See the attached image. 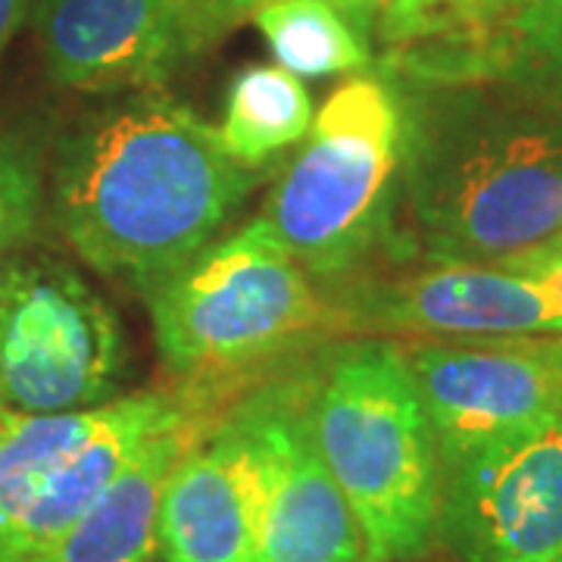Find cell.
<instances>
[{"mask_svg":"<svg viewBox=\"0 0 562 562\" xmlns=\"http://www.w3.org/2000/svg\"><path fill=\"white\" fill-rule=\"evenodd\" d=\"M250 184L216 125L166 94H140L72 138L60 225L91 269L147 294L210 247Z\"/></svg>","mask_w":562,"mask_h":562,"instance_id":"1","label":"cell"},{"mask_svg":"<svg viewBox=\"0 0 562 562\" xmlns=\"http://www.w3.org/2000/svg\"><path fill=\"white\" fill-rule=\"evenodd\" d=\"M525 98L460 106L409 138L403 184L431 260L525 272L562 250V103Z\"/></svg>","mask_w":562,"mask_h":562,"instance_id":"2","label":"cell"},{"mask_svg":"<svg viewBox=\"0 0 562 562\" xmlns=\"http://www.w3.org/2000/svg\"><path fill=\"white\" fill-rule=\"evenodd\" d=\"M322 462L360 522L366 557L403 562L435 538L441 460L397 341L338 350L310 397Z\"/></svg>","mask_w":562,"mask_h":562,"instance_id":"3","label":"cell"},{"mask_svg":"<svg viewBox=\"0 0 562 562\" xmlns=\"http://www.w3.org/2000/svg\"><path fill=\"white\" fill-rule=\"evenodd\" d=\"M413 120L379 76L328 94L260 222L313 276H338L379 241L394 213Z\"/></svg>","mask_w":562,"mask_h":562,"instance_id":"4","label":"cell"},{"mask_svg":"<svg viewBox=\"0 0 562 562\" xmlns=\"http://www.w3.org/2000/svg\"><path fill=\"white\" fill-rule=\"evenodd\" d=\"M154 338L181 375L279 357L328 316L301 262L260 220L147 291Z\"/></svg>","mask_w":562,"mask_h":562,"instance_id":"5","label":"cell"},{"mask_svg":"<svg viewBox=\"0 0 562 562\" xmlns=\"http://www.w3.org/2000/svg\"><path fill=\"white\" fill-rule=\"evenodd\" d=\"M125 372L116 313L54 260L0 262V406L81 413L113 401Z\"/></svg>","mask_w":562,"mask_h":562,"instance_id":"6","label":"cell"},{"mask_svg":"<svg viewBox=\"0 0 562 562\" xmlns=\"http://www.w3.org/2000/svg\"><path fill=\"white\" fill-rule=\"evenodd\" d=\"M435 535L462 562H560L562 416L528 422L441 465Z\"/></svg>","mask_w":562,"mask_h":562,"instance_id":"7","label":"cell"},{"mask_svg":"<svg viewBox=\"0 0 562 562\" xmlns=\"http://www.w3.org/2000/svg\"><path fill=\"white\" fill-rule=\"evenodd\" d=\"M441 465L479 443L562 416L557 335L403 344Z\"/></svg>","mask_w":562,"mask_h":562,"instance_id":"8","label":"cell"},{"mask_svg":"<svg viewBox=\"0 0 562 562\" xmlns=\"http://www.w3.org/2000/svg\"><path fill=\"white\" fill-rule=\"evenodd\" d=\"M260 462V562H362L366 543L350 503L322 462L310 401L269 394L235 416Z\"/></svg>","mask_w":562,"mask_h":562,"instance_id":"9","label":"cell"},{"mask_svg":"<svg viewBox=\"0 0 562 562\" xmlns=\"http://www.w3.org/2000/svg\"><path fill=\"white\" fill-rule=\"evenodd\" d=\"M50 79L76 91L147 88L203 47L188 0H41Z\"/></svg>","mask_w":562,"mask_h":562,"instance_id":"10","label":"cell"},{"mask_svg":"<svg viewBox=\"0 0 562 562\" xmlns=\"http://www.w3.org/2000/svg\"><path fill=\"white\" fill-rule=\"evenodd\" d=\"M366 319L419 338L562 335V310L535 276L465 262H438L384 284Z\"/></svg>","mask_w":562,"mask_h":562,"instance_id":"11","label":"cell"},{"mask_svg":"<svg viewBox=\"0 0 562 562\" xmlns=\"http://www.w3.org/2000/svg\"><path fill=\"white\" fill-rule=\"evenodd\" d=\"M260 462L241 422L220 425L172 465L160 503L166 562H260Z\"/></svg>","mask_w":562,"mask_h":562,"instance_id":"12","label":"cell"},{"mask_svg":"<svg viewBox=\"0 0 562 562\" xmlns=\"http://www.w3.org/2000/svg\"><path fill=\"white\" fill-rule=\"evenodd\" d=\"M181 422H188V413L162 394H132L103 403L94 431L47 475L32 503L0 535V562L41 557L101 497L140 443Z\"/></svg>","mask_w":562,"mask_h":562,"instance_id":"13","label":"cell"},{"mask_svg":"<svg viewBox=\"0 0 562 562\" xmlns=\"http://www.w3.org/2000/svg\"><path fill=\"white\" fill-rule=\"evenodd\" d=\"M194 443L191 422L162 428L140 443L60 541L32 562H150L160 550V503L166 479Z\"/></svg>","mask_w":562,"mask_h":562,"instance_id":"14","label":"cell"},{"mask_svg":"<svg viewBox=\"0 0 562 562\" xmlns=\"http://www.w3.org/2000/svg\"><path fill=\"white\" fill-rule=\"evenodd\" d=\"M416 69L453 79H494L562 103V0H509L475 35L416 57Z\"/></svg>","mask_w":562,"mask_h":562,"instance_id":"15","label":"cell"},{"mask_svg":"<svg viewBox=\"0 0 562 562\" xmlns=\"http://www.w3.org/2000/svg\"><path fill=\"white\" fill-rule=\"evenodd\" d=\"M313 116V101L301 76L281 66H250L232 81L216 132L222 147L254 169L306 138Z\"/></svg>","mask_w":562,"mask_h":562,"instance_id":"16","label":"cell"},{"mask_svg":"<svg viewBox=\"0 0 562 562\" xmlns=\"http://www.w3.org/2000/svg\"><path fill=\"white\" fill-rule=\"evenodd\" d=\"M250 20L281 69L294 76H341L369 63L357 25L331 0H272Z\"/></svg>","mask_w":562,"mask_h":562,"instance_id":"17","label":"cell"},{"mask_svg":"<svg viewBox=\"0 0 562 562\" xmlns=\"http://www.w3.org/2000/svg\"><path fill=\"white\" fill-rule=\"evenodd\" d=\"M103 406L81 413H0V535L38 494L47 475L101 422Z\"/></svg>","mask_w":562,"mask_h":562,"instance_id":"18","label":"cell"},{"mask_svg":"<svg viewBox=\"0 0 562 562\" xmlns=\"http://www.w3.org/2000/svg\"><path fill=\"white\" fill-rule=\"evenodd\" d=\"M509 0H384L382 38L406 54L475 35Z\"/></svg>","mask_w":562,"mask_h":562,"instance_id":"19","label":"cell"},{"mask_svg":"<svg viewBox=\"0 0 562 562\" xmlns=\"http://www.w3.org/2000/svg\"><path fill=\"white\" fill-rule=\"evenodd\" d=\"M38 203L41 181L35 162L20 147L0 140V262L32 235Z\"/></svg>","mask_w":562,"mask_h":562,"instance_id":"20","label":"cell"},{"mask_svg":"<svg viewBox=\"0 0 562 562\" xmlns=\"http://www.w3.org/2000/svg\"><path fill=\"white\" fill-rule=\"evenodd\" d=\"M188 3H191V13H194L198 32L206 47L210 41L225 35L241 20H250L260 7L272 3V0H188Z\"/></svg>","mask_w":562,"mask_h":562,"instance_id":"21","label":"cell"},{"mask_svg":"<svg viewBox=\"0 0 562 562\" xmlns=\"http://www.w3.org/2000/svg\"><path fill=\"white\" fill-rule=\"evenodd\" d=\"M29 7H32V0H0V54L10 41L16 38V32L29 16Z\"/></svg>","mask_w":562,"mask_h":562,"instance_id":"22","label":"cell"},{"mask_svg":"<svg viewBox=\"0 0 562 562\" xmlns=\"http://www.w3.org/2000/svg\"><path fill=\"white\" fill-rule=\"evenodd\" d=\"M528 276H535V279L541 281L543 288H547V294L557 301V306L562 310V250L560 254H553V257H547L538 266H531V269H525Z\"/></svg>","mask_w":562,"mask_h":562,"instance_id":"23","label":"cell"},{"mask_svg":"<svg viewBox=\"0 0 562 562\" xmlns=\"http://www.w3.org/2000/svg\"><path fill=\"white\" fill-rule=\"evenodd\" d=\"M557 344H560V350H562V335H557Z\"/></svg>","mask_w":562,"mask_h":562,"instance_id":"24","label":"cell"},{"mask_svg":"<svg viewBox=\"0 0 562 562\" xmlns=\"http://www.w3.org/2000/svg\"><path fill=\"white\" fill-rule=\"evenodd\" d=\"M0 413H7V409H3V406H0Z\"/></svg>","mask_w":562,"mask_h":562,"instance_id":"25","label":"cell"},{"mask_svg":"<svg viewBox=\"0 0 562 562\" xmlns=\"http://www.w3.org/2000/svg\"><path fill=\"white\" fill-rule=\"evenodd\" d=\"M362 562H372V560H362Z\"/></svg>","mask_w":562,"mask_h":562,"instance_id":"26","label":"cell"},{"mask_svg":"<svg viewBox=\"0 0 562 562\" xmlns=\"http://www.w3.org/2000/svg\"><path fill=\"white\" fill-rule=\"evenodd\" d=\"M560 562H562V557H560Z\"/></svg>","mask_w":562,"mask_h":562,"instance_id":"27","label":"cell"}]
</instances>
